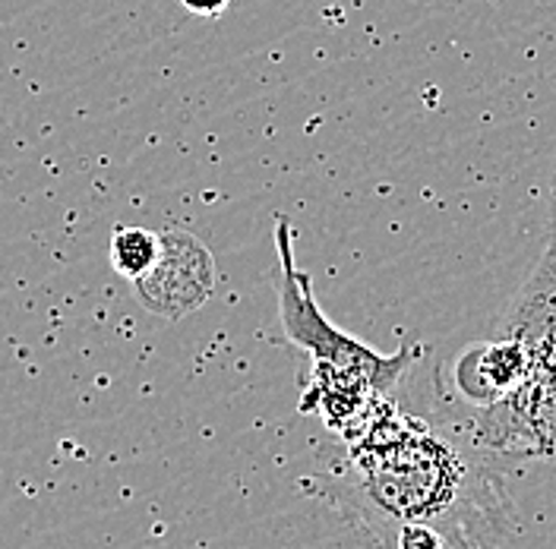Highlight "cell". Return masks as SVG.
I'll return each mask as SVG.
<instances>
[{"mask_svg":"<svg viewBox=\"0 0 556 549\" xmlns=\"http://www.w3.org/2000/svg\"><path fill=\"white\" fill-rule=\"evenodd\" d=\"M342 443L313 493L380 549L402 524L437 527L452 549H493L509 534L513 499L496 461L402 413L392 398Z\"/></svg>","mask_w":556,"mask_h":549,"instance_id":"obj_1","label":"cell"},{"mask_svg":"<svg viewBox=\"0 0 556 549\" xmlns=\"http://www.w3.org/2000/svg\"><path fill=\"white\" fill-rule=\"evenodd\" d=\"M276 294L281 329L288 342L311 357V379L301 395V411L323 417V423L339 436L351 439L392 388L415 367L417 347H402L392 357L370 344L342 332L326 319L313 297L311 274L294 266V228L285 215L276 218Z\"/></svg>","mask_w":556,"mask_h":549,"instance_id":"obj_2","label":"cell"},{"mask_svg":"<svg viewBox=\"0 0 556 549\" xmlns=\"http://www.w3.org/2000/svg\"><path fill=\"white\" fill-rule=\"evenodd\" d=\"M215 284V256L206 243L190 231H159V256L134 281V294L146 312L177 322L206 307Z\"/></svg>","mask_w":556,"mask_h":549,"instance_id":"obj_3","label":"cell"},{"mask_svg":"<svg viewBox=\"0 0 556 549\" xmlns=\"http://www.w3.org/2000/svg\"><path fill=\"white\" fill-rule=\"evenodd\" d=\"M493 335L519 344L528 357V370L556 373V259L551 253H544L506 304Z\"/></svg>","mask_w":556,"mask_h":549,"instance_id":"obj_4","label":"cell"},{"mask_svg":"<svg viewBox=\"0 0 556 549\" xmlns=\"http://www.w3.org/2000/svg\"><path fill=\"white\" fill-rule=\"evenodd\" d=\"M528 373V357L519 344L500 335L468 344L455 360V392L465 405L481 411L509 395Z\"/></svg>","mask_w":556,"mask_h":549,"instance_id":"obj_5","label":"cell"},{"mask_svg":"<svg viewBox=\"0 0 556 549\" xmlns=\"http://www.w3.org/2000/svg\"><path fill=\"white\" fill-rule=\"evenodd\" d=\"M159 256V234L146 228H117L111 234V266L127 281H137L149 272Z\"/></svg>","mask_w":556,"mask_h":549,"instance_id":"obj_6","label":"cell"},{"mask_svg":"<svg viewBox=\"0 0 556 549\" xmlns=\"http://www.w3.org/2000/svg\"><path fill=\"white\" fill-rule=\"evenodd\" d=\"M386 549H452V544L437 531V527H427V524H402L389 547Z\"/></svg>","mask_w":556,"mask_h":549,"instance_id":"obj_7","label":"cell"},{"mask_svg":"<svg viewBox=\"0 0 556 549\" xmlns=\"http://www.w3.org/2000/svg\"><path fill=\"white\" fill-rule=\"evenodd\" d=\"M180 7L193 16H222L231 0H180Z\"/></svg>","mask_w":556,"mask_h":549,"instance_id":"obj_8","label":"cell"},{"mask_svg":"<svg viewBox=\"0 0 556 549\" xmlns=\"http://www.w3.org/2000/svg\"><path fill=\"white\" fill-rule=\"evenodd\" d=\"M547 253L556 259V165L551 174V190H547Z\"/></svg>","mask_w":556,"mask_h":549,"instance_id":"obj_9","label":"cell"}]
</instances>
